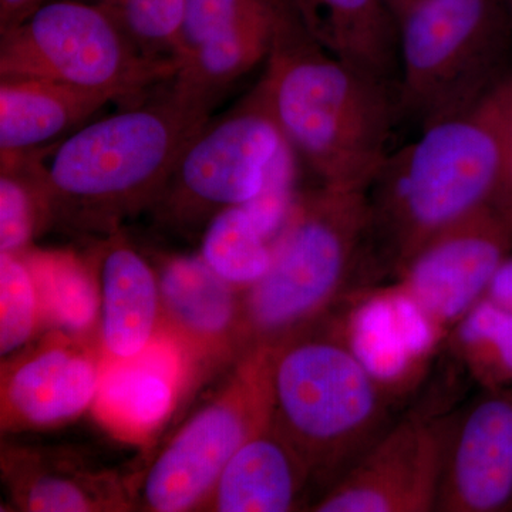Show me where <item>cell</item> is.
Wrapping results in <instances>:
<instances>
[{
  "label": "cell",
  "mask_w": 512,
  "mask_h": 512,
  "mask_svg": "<svg viewBox=\"0 0 512 512\" xmlns=\"http://www.w3.org/2000/svg\"><path fill=\"white\" fill-rule=\"evenodd\" d=\"M512 195V77L477 109L390 151L366 190L372 268L396 275L427 241Z\"/></svg>",
  "instance_id": "obj_1"
},
{
  "label": "cell",
  "mask_w": 512,
  "mask_h": 512,
  "mask_svg": "<svg viewBox=\"0 0 512 512\" xmlns=\"http://www.w3.org/2000/svg\"><path fill=\"white\" fill-rule=\"evenodd\" d=\"M261 83L286 143L320 183L366 191L390 154L400 119L396 87L330 55L292 0L276 25Z\"/></svg>",
  "instance_id": "obj_2"
},
{
  "label": "cell",
  "mask_w": 512,
  "mask_h": 512,
  "mask_svg": "<svg viewBox=\"0 0 512 512\" xmlns=\"http://www.w3.org/2000/svg\"><path fill=\"white\" fill-rule=\"evenodd\" d=\"M210 119L167 83L154 99L80 128L43 168L50 220L116 231L127 215L157 204L178 158Z\"/></svg>",
  "instance_id": "obj_3"
},
{
  "label": "cell",
  "mask_w": 512,
  "mask_h": 512,
  "mask_svg": "<svg viewBox=\"0 0 512 512\" xmlns=\"http://www.w3.org/2000/svg\"><path fill=\"white\" fill-rule=\"evenodd\" d=\"M372 269L366 191L320 184L296 198L264 278L242 292V353L325 318Z\"/></svg>",
  "instance_id": "obj_4"
},
{
  "label": "cell",
  "mask_w": 512,
  "mask_h": 512,
  "mask_svg": "<svg viewBox=\"0 0 512 512\" xmlns=\"http://www.w3.org/2000/svg\"><path fill=\"white\" fill-rule=\"evenodd\" d=\"M272 421L332 484L387 429L392 400L363 369L328 315L272 346Z\"/></svg>",
  "instance_id": "obj_5"
},
{
  "label": "cell",
  "mask_w": 512,
  "mask_h": 512,
  "mask_svg": "<svg viewBox=\"0 0 512 512\" xmlns=\"http://www.w3.org/2000/svg\"><path fill=\"white\" fill-rule=\"evenodd\" d=\"M397 28L400 119L420 131L477 109L511 80L505 0H413Z\"/></svg>",
  "instance_id": "obj_6"
},
{
  "label": "cell",
  "mask_w": 512,
  "mask_h": 512,
  "mask_svg": "<svg viewBox=\"0 0 512 512\" xmlns=\"http://www.w3.org/2000/svg\"><path fill=\"white\" fill-rule=\"evenodd\" d=\"M180 64L141 52L109 13L82 0H47L0 33V77H39L141 103Z\"/></svg>",
  "instance_id": "obj_7"
},
{
  "label": "cell",
  "mask_w": 512,
  "mask_h": 512,
  "mask_svg": "<svg viewBox=\"0 0 512 512\" xmlns=\"http://www.w3.org/2000/svg\"><path fill=\"white\" fill-rule=\"evenodd\" d=\"M295 158L259 80L195 134L154 208L174 224L208 222L222 210L255 200L272 181L295 177Z\"/></svg>",
  "instance_id": "obj_8"
},
{
  "label": "cell",
  "mask_w": 512,
  "mask_h": 512,
  "mask_svg": "<svg viewBox=\"0 0 512 512\" xmlns=\"http://www.w3.org/2000/svg\"><path fill=\"white\" fill-rule=\"evenodd\" d=\"M272 346L249 349L217 397L198 410L151 463L138 498L148 511L205 507L229 460L272 420Z\"/></svg>",
  "instance_id": "obj_9"
},
{
  "label": "cell",
  "mask_w": 512,
  "mask_h": 512,
  "mask_svg": "<svg viewBox=\"0 0 512 512\" xmlns=\"http://www.w3.org/2000/svg\"><path fill=\"white\" fill-rule=\"evenodd\" d=\"M330 313L332 328L392 402L416 389L448 338L399 281L355 289Z\"/></svg>",
  "instance_id": "obj_10"
},
{
  "label": "cell",
  "mask_w": 512,
  "mask_h": 512,
  "mask_svg": "<svg viewBox=\"0 0 512 512\" xmlns=\"http://www.w3.org/2000/svg\"><path fill=\"white\" fill-rule=\"evenodd\" d=\"M446 419L410 416L387 427L316 501V512L437 511Z\"/></svg>",
  "instance_id": "obj_11"
},
{
  "label": "cell",
  "mask_w": 512,
  "mask_h": 512,
  "mask_svg": "<svg viewBox=\"0 0 512 512\" xmlns=\"http://www.w3.org/2000/svg\"><path fill=\"white\" fill-rule=\"evenodd\" d=\"M512 254V195L427 241L396 278L450 335Z\"/></svg>",
  "instance_id": "obj_12"
},
{
  "label": "cell",
  "mask_w": 512,
  "mask_h": 512,
  "mask_svg": "<svg viewBox=\"0 0 512 512\" xmlns=\"http://www.w3.org/2000/svg\"><path fill=\"white\" fill-rule=\"evenodd\" d=\"M512 510V389H485L448 421L437 511Z\"/></svg>",
  "instance_id": "obj_13"
},
{
  "label": "cell",
  "mask_w": 512,
  "mask_h": 512,
  "mask_svg": "<svg viewBox=\"0 0 512 512\" xmlns=\"http://www.w3.org/2000/svg\"><path fill=\"white\" fill-rule=\"evenodd\" d=\"M103 363L80 339L46 340L3 372V427L52 429L82 416L96 403Z\"/></svg>",
  "instance_id": "obj_14"
},
{
  "label": "cell",
  "mask_w": 512,
  "mask_h": 512,
  "mask_svg": "<svg viewBox=\"0 0 512 512\" xmlns=\"http://www.w3.org/2000/svg\"><path fill=\"white\" fill-rule=\"evenodd\" d=\"M158 279L163 322L185 356L210 359L237 348L242 356V295L201 255L165 259Z\"/></svg>",
  "instance_id": "obj_15"
},
{
  "label": "cell",
  "mask_w": 512,
  "mask_h": 512,
  "mask_svg": "<svg viewBox=\"0 0 512 512\" xmlns=\"http://www.w3.org/2000/svg\"><path fill=\"white\" fill-rule=\"evenodd\" d=\"M185 367L184 350L161 329L136 359H104L94 412L120 439L146 440L173 412Z\"/></svg>",
  "instance_id": "obj_16"
},
{
  "label": "cell",
  "mask_w": 512,
  "mask_h": 512,
  "mask_svg": "<svg viewBox=\"0 0 512 512\" xmlns=\"http://www.w3.org/2000/svg\"><path fill=\"white\" fill-rule=\"evenodd\" d=\"M117 231L101 252V342L106 359L131 360L156 340L163 305L156 272Z\"/></svg>",
  "instance_id": "obj_17"
},
{
  "label": "cell",
  "mask_w": 512,
  "mask_h": 512,
  "mask_svg": "<svg viewBox=\"0 0 512 512\" xmlns=\"http://www.w3.org/2000/svg\"><path fill=\"white\" fill-rule=\"evenodd\" d=\"M311 477V468L271 420L238 448L205 507L218 512L292 511Z\"/></svg>",
  "instance_id": "obj_18"
},
{
  "label": "cell",
  "mask_w": 512,
  "mask_h": 512,
  "mask_svg": "<svg viewBox=\"0 0 512 512\" xmlns=\"http://www.w3.org/2000/svg\"><path fill=\"white\" fill-rule=\"evenodd\" d=\"M309 35L330 55L396 87L399 28L386 0H292Z\"/></svg>",
  "instance_id": "obj_19"
},
{
  "label": "cell",
  "mask_w": 512,
  "mask_h": 512,
  "mask_svg": "<svg viewBox=\"0 0 512 512\" xmlns=\"http://www.w3.org/2000/svg\"><path fill=\"white\" fill-rule=\"evenodd\" d=\"M113 94L39 77H0V153L55 140L92 117Z\"/></svg>",
  "instance_id": "obj_20"
},
{
  "label": "cell",
  "mask_w": 512,
  "mask_h": 512,
  "mask_svg": "<svg viewBox=\"0 0 512 512\" xmlns=\"http://www.w3.org/2000/svg\"><path fill=\"white\" fill-rule=\"evenodd\" d=\"M291 0L271 15L249 20L201 43L180 60L170 87L185 103L211 113L221 94L266 60L278 20Z\"/></svg>",
  "instance_id": "obj_21"
},
{
  "label": "cell",
  "mask_w": 512,
  "mask_h": 512,
  "mask_svg": "<svg viewBox=\"0 0 512 512\" xmlns=\"http://www.w3.org/2000/svg\"><path fill=\"white\" fill-rule=\"evenodd\" d=\"M8 483L20 510L30 512H89L120 510L124 495L109 474L84 470L79 463L16 454L5 460Z\"/></svg>",
  "instance_id": "obj_22"
},
{
  "label": "cell",
  "mask_w": 512,
  "mask_h": 512,
  "mask_svg": "<svg viewBox=\"0 0 512 512\" xmlns=\"http://www.w3.org/2000/svg\"><path fill=\"white\" fill-rule=\"evenodd\" d=\"M42 299L43 316L60 333L80 339L100 319V285L77 256L25 251Z\"/></svg>",
  "instance_id": "obj_23"
},
{
  "label": "cell",
  "mask_w": 512,
  "mask_h": 512,
  "mask_svg": "<svg viewBox=\"0 0 512 512\" xmlns=\"http://www.w3.org/2000/svg\"><path fill=\"white\" fill-rule=\"evenodd\" d=\"M201 258L220 278L239 292L248 291L268 272L272 241L245 207H231L207 222Z\"/></svg>",
  "instance_id": "obj_24"
},
{
  "label": "cell",
  "mask_w": 512,
  "mask_h": 512,
  "mask_svg": "<svg viewBox=\"0 0 512 512\" xmlns=\"http://www.w3.org/2000/svg\"><path fill=\"white\" fill-rule=\"evenodd\" d=\"M0 252L22 254L50 221L43 183L45 163L35 150L0 153Z\"/></svg>",
  "instance_id": "obj_25"
},
{
  "label": "cell",
  "mask_w": 512,
  "mask_h": 512,
  "mask_svg": "<svg viewBox=\"0 0 512 512\" xmlns=\"http://www.w3.org/2000/svg\"><path fill=\"white\" fill-rule=\"evenodd\" d=\"M448 336L484 389H512V313L483 298Z\"/></svg>",
  "instance_id": "obj_26"
},
{
  "label": "cell",
  "mask_w": 512,
  "mask_h": 512,
  "mask_svg": "<svg viewBox=\"0 0 512 512\" xmlns=\"http://www.w3.org/2000/svg\"><path fill=\"white\" fill-rule=\"evenodd\" d=\"M109 13L141 52L178 63L185 0H82ZM180 64V63H178Z\"/></svg>",
  "instance_id": "obj_27"
},
{
  "label": "cell",
  "mask_w": 512,
  "mask_h": 512,
  "mask_svg": "<svg viewBox=\"0 0 512 512\" xmlns=\"http://www.w3.org/2000/svg\"><path fill=\"white\" fill-rule=\"evenodd\" d=\"M43 319L39 286L25 252H0V355L23 348Z\"/></svg>",
  "instance_id": "obj_28"
},
{
  "label": "cell",
  "mask_w": 512,
  "mask_h": 512,
  "mask_svg": "<svg viewBox=\"0 0 512 512\" xmlns=\"http://www.w3.org/2000/svg\"><path fill=\"white\" fill-rule=\"evenodd\" d=\"M285 0H185L178 40V63L185 55L249 20L271 15Z\"/></svg>",
  "instance_id": "obj_29"
},
{
  "label": "cell",
  "mask_w": 512,
  "mask_h": 512,
  "mask_svg": "<svg viewBox=\"0 0 512 512\" xmlns=\"http://www.w3.org/2000/svg\"><path fill=\"white\" fill-rule=\"evenodd\" d=\"M485 298L491 299L505 311L512 313V254L505 258L495 272Z\"/></svg>",
  "instance_id": "obj_30"
},
{
  "label": "cell",
  "mask_w": 512,
  "mask_h": 512,
  "mask_svg": "<svg viewBox=\"0 0 512 512\" xmlns=\"http://www.w3.org/2000/svg\"><path fill=\"white\" fill-rule=\"evenodd\" d=\"M47 0H0V33L15 28Z\"/></svg>",
  "instance_id": "obj_31"
},
{
  "label": "cell",
  "mask_w": 512,
  "mask_h": 512,
  "mask_svg": "<svg viewBox=\"0 0 512 512\" xmlns=\"http://www.w3.org/2000/svg\"><path fill=\"white\" fill-rule=\"evenodd\" d=\"M387 5L390 6V9L393 10L394 15L399 16V13L402 12L404 8L410 5L413 0H386Z\"/></svg>",
  "instance_id": "obj_32"
},
{
  "label": "cell",
  "mask_w": 512,
  "mask_h": 512,
  "mask_svg": "<svg viewBox=\"0 0 512 512\" xmlns=\"http://www.w3.org/2000/svg\"><path fill=\"white\" fill-rule=\"evenodd\" d=\"M505 2H507L508 12H510L511 25H512V0H505Z\"/></svg>",
  "instance_id": "obj_33"
}]
</instances>
